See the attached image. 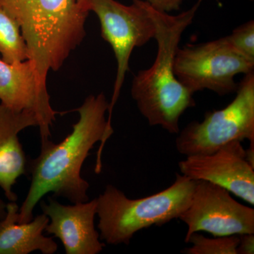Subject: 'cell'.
<instances>
[{
	"instance_id": "1",
	"label": "cell",
	"mask_w": 254,
	"mask_h": 254,
	"mask_svg": "<svg viewBox=\"0 0 254 254\" xmlns=\"http://www.w3.org/2000/svg\"><path fill=\"white\" fill-rule=\"evenodd\" d=\"M109 105L104 93L90 95L74 110L79 114V120L73 125L70 134L59 143L50 139L42 142L41 153L28 163L31 184L19 208L18 222L33 220L35 207L49 193L73 203L88 201L89 184L82 178V165L90 150L100 141L95 172H101L103 150L114 132L105 118Z\"/></svg>"
},
{
	"instance_id": "2",
	"label": "cell",
	"mask_w": 254,
	"mask_h": 254,
	"mask_svg": "<svg viewBox=\"0 0 254 254\" xmlns=\"http://www.w3.org/2000/svg\"><path fill=\"white\" fill-rule=\"evenodd\" d=\"M203 0L176 16L158 11L147 2L155 27L158 53L148 69L138 71L132 81L131 93L140 113L150 126L161 127L179 133L180 119L195 105L193 94L179 81L174 72V58L182 33L193 21Z\"/></svg>"
},
{
	"instance_id": "3",
	"label": "cell",
	"mask_w": 254,
	"mask_h": 254,
	"mask_svg": "<svg viewBox=\"0 0 254 254\" xmlns=\"http://www.w3.org/2000/svg\"><path fill=\"white\" fill-rule=\"evenodd\" d=\"M17 21L37 72L46 83L50 70L58 71L86 35L89 11L79 0H0Z\"/></svg>"
},
{
	"instance_id": "4",
	"label": "cell",
	"mask_w": 254,
	"mask_h": 254,
	"mask_svg": "<svg viewBox=\"0 0 254 254\" xmlns=\"http://www.w3.org/2000/svg\"><path fill=\"white\" fill-rule=\"evenodd\" d=\"M196 180L177 174L171 186L138 199H130L117 187L107 185L96 198L100 239L108 245H128L140 230L179 218L190 204Z\"/></svg>"
},
{
	"instance_id": "5",
	"label": "cell",
	"mask_w": 254,
	"mask_h": 254,
	"mask_svg": "<svg viewBox=\"0 0 254 254\" xmlns=\"http://www.w3.org/2000/svg\"><path fill=\"white\" fill-rule=\"evenodd\" d=\"M236 97L223 109L208 112L179 132L175 145L182 155L210 154L230 142L247 139L254 144V73L238 83Z\"/></svg>"
},
{
	"instance_id": "6",
	"label": "cell",
	"mask_w": 254,
	"mask_h": 254,
	"mask_svg": "<svg viewBox=\"0 0 254 254\" xmlns=\"http://www.w3.org/2000/svg\"><path fill=\"white\" fill-rule=\"evenodd\" d=\"M254 63L241 55L226 38L188 44L177 50L174 72L179 81L194 94L205 89L225 95L236 92L237 74L253 72Z\"/></svg>"
},
{
	"instance_id": "7",
	"label": "cell",
	"mask_w": 254,
	"mask_h": 254,
	"mask_svg": "<svg viewBox=\"0 0 254 254\" xmlns=\"http://www.w3.org/2000/svg\"><path fill=\"white\" fill-rule=\"evenodd\" d=\"M87 11H94L101 25L103 39L112 46L118 62V72L114 85L112 100L109 105L111 125L112 114L118 101L129 70L128 63L133 49L142 47L155 38V27L147 9V2L133 0V4L126 6L115 0H79Z\"/></svg>"
},
{
	"instance_id": "8",
	"label": "cell",
	"mask_w": 254,
	"mask_h": 254,
	"mask_svg": "<svg viewBox=\"0 0 254 254\" xmlns=\"http://www.w3.org/2000/svg\"><path fill=\"white\" fill-rule=\"evenodd\" d=\"M179 219L188 227L185 242L194 232L214 237L254 234V208L241 204L225 189L203 180H197L190 204Z\"/></svg>"
},
{
	"instance_id": "9",
	"label": "cell",
	"mask_w": 254,
	"mask_h": 254,
	"mask_svg": "<svg viewBox=\"0 0 254 254\" xmlns=\"http://www.w3.org/2000/svg\"><path fill=\"white\" fill-rule=\"evenodd\" d=\"M179 168L191 180L211 182L254 205V168L241 141L230 142L210 154L187 156Z\"/></svg>"
},
{
	"instance_id": "10",
	"label": "cell",
	"mask_w": 254,
	"mask_h": 254,
	"mask_svg": "<svg viewBox=\"0 0 254 254\" xmlns=\"http://www.w3.org/2000/svg\"><path fill=\"white\" fill-rule=\"evenodd\" d=\"M46 83L38 76L31 60L9 64L0 59V101L16 112L34 114L38 120L41 142L51 136L50 127L56 115L63 113L52 108Z\"/></svg>"
},
{
	"instance_id": "11",
	"label": "cell",
	"mask_w": 254,
	"mask_h": 254,
	"mask_svg": "<svg viewBox=\"0 0 254 254\" xmlns=\"http://www.w3.org/2000/svg\"><path fill=\"white\" fill-rule=\"evenodd\" d=\"M48 203L41 201L43 213L50 221L45 231L61 241L66 254H97L105 246L100 242L95 230L94 220L97 215V200L83 203L63 205L52 197Z\"/></svg>"
},
{
	"instance_id": "12",
	"label": "cell",
	"mask_w": 254,
	"mask_h": 254,
	"mask_svg": "<svg viewBox=\"0 0 254 254\" xmlns=\"http://www.w3.org/2000/svg\"><path fill=\"white\" fill-rule=\"evenodd\" d=\"M30 127H38L34 114L14 111L0 103V187L9 201L17 200L13 186L28 171V163L18 135Z\"/></svg>"
},
{
	"instance_id": "13",
	"label": "cell",
	"mask_w": 254,
	"mask_h": 254,
	"mask_svg": "<svg viewBox=\"0 0 254 254\" xmlns=\"http://www.w3.org/2000/svg\"><path fill=\"white\" fill-rule=\"evenodd\" d=\"M6 214L0 220V254H28L40 251L43 254H53L58 246L52 237L43 232L50 219L43 213L27 222H18L19 207L16 202L6 204Z\"/></svg>"
},
{
	"instance_id": "14",
	"label": "cell",
	"mask_w": 254,
	"mask_h": 254,
	"mask_svg": "<svg viewBox=\"0 0 254 254\" xmlns=\"http://www.w3.org/2000/svg\"><path fill=\"white\" fill-rule=\"evenodd\" d=\"M0 53L2 60L18 64L29 59L27 45L21 27L4 9L0 6Z\"/></svg>"
},
{
	"instance_id": "15",
	"label": "cell",
	"mask_w": 254,
	"mask_h": 254,
	"mask_svg": "<svg viewBox=\"0 0 254 254\" xmlns=\"http://www.w3.org/2000/svg\"><path fill=\"white\" fill-rule=\"evenodd\" d=\"M186 243L192 246L184 250V253L188 254H237V248L240 242V237H215L208 238L198 232L190 235Z\"/></svg>"
},
{
	"instance_id": "16",
	"label": "cell",
	"mask_w": 254,
	"mask_h": 254,
	"mask_svg": "<svg viewBox=\"0 0 254 254\" xmlns=\"http://www.w3.org/2000/svg\"><path fill=\"white\" fill-rule=\"evenodd\" d=\"M227 41L237 52L254 63V22L253 20L233 30Z\"/></svg>"
},
{
	"instance_id": "17",
	"label": "cell",
	"mask_w": 254,
	"mask_h": 254,
	"mask_svg": "<svg viewBox=\"0 0 254 254\" xmlns=\"http://www.w3.org/2000/svg\"><path fill=\"white\" fill-rule=\"evenodd\" d=\"M182 1L183 0H146L145 1L158 11L168 13L180 10Z\"/></svg>"
},
{
	"instance_id": "18",
	"label": "cell",
	"mask_w": 254,
	"mask_h": 254,
	"mask_svg": "<svg viewBox=\"0 0 254 254\" xmlns=\"http://www.w3.org/2000/svg\"><path fill=\"white\" fill-rule=\"evenodd\" d=\"M237 254H254V234L240 235V242L237 248Z\"/></svg>"
},
{
	"instance_id": "19",
	"label": "cell",
	"mask_w": 254,
	"mask_h": 254,
	"mask_svg": "<svg viewBox=\"0 0 254 254\" xmlns=\"http://www.w3.org/2000/svg\"><path fill=\"white\" fill-rule=\"evenodd\" d=\"M6 203L0 198V220L4 219V217L6 216Z\"/></svg>"
}]
</instances>
